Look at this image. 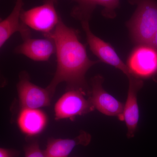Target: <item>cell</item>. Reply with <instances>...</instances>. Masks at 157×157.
<instances>
[{"label": "cell", "mask_w": 157, "mask_h": 157, "mask_svg": "<svg viewBox=\"0 0 157 157\" xmlns=\"http://www.w3.org/2000/svg\"><path fill=\"white\" fill-rule=\"evenodd\" d=\"M129 87L126 101L124 104L123 112L121 121H124L127 128V137L135 136L139 120V109L137 93L142 87V79L132 76L128 78Z\"/></svg>", "instance_id": "9"}, {"label": "cell", "mask_w": 157, "mask_h": 157, "mask_svg": "<svg viewBox=\"0 0 157 157\" xmlns=\"http://www.w3.org/2000/svg\"></svg>", "instance_id": "19"}, {"label": "cell", "mask_w": 157, "mask_h": 157, "mask_svg": "<svg viewBox=\"0 0 157 157\" xmlns=\"http://www.w3.org/2000/svg\"><path fill=\"white\" fill-rule=\"evenodd\" d=\"M49 1H51V2H53L55 4H56L57 2L58 1V0H49Z\"/></svg>", "instance_id": "18"}, {"label": "cell", "mask_w": 157, "mask_h": 157, "mask_svg": "<svg viewBox=\"0 0 157 157\" xmlns=\"http://www.w3.org/2000/svg\"><path fill=\"white\" fill-rule=\"evenodd\" d=\"M18 153L14 150L1 147L0 148V157H16Z\"/></svg>", "instance_id": "16"}, {"label": "cell", "mask_w": 157, "mask_h": 157, "mask_svg": "<svg viewBox=\"0 0 157 157\" xmlns=\"http://www.w3.org/2000/svg\"><path fill=\"white\" fill-rule=\"evenodd\" d=\"M104 81L101 75L92 78L89 99L95 109L106 116L117 117L121 120L124 105L104 89L102 85Z\"/></svg>", "instance_id": "6"}, {"label": "cell", "mask_w": 157, "mask_h": 157, "mask_svg": "<svg viewBox=\"0 0 157 157\" xmlns=\"http://www.w3.org/2000/svg\"><path fill=\"white\" fill-rule=\"evenodd\" d=\"M47 117L39 109L21 108L17 119L20 130L27 136L39 135L47 124Z\"/></svg>", "instance_id": "14"}, {"label": "cell", "mask_w": 157, "mask_h": 157, "mask_svg": "<svg viewBox=\"0 0 157 157\" xmlns=\"http://www.w3.org/2000/svg\"><path fill=\"white\" fill-rule=\"evenodd\" d=\"M17 88L21 108L40 109L50 106L52 98L48 90L33 83L26 71L20 73Z\"/></svg>", "instance_id": "5"}, {"label": "cell", "mask_w": 157, "mask_h": 157, "mask_svg": "<svg viewBox=\"0 0 157 157\" xmlns=\"http://www.w3.org/2000/svg\"><path fill=\"white\" fill-rule=\"evenodd\" d=\"M44 36L53 40L56 48V71L46 88L52 98L57 86L63 82L67 83V90L82 89L88 96L90 89L86 80V74L99 61L89 58L85 46L78 39V32L67 26L61 18L54 29Z\"/></svg>", "instance_id": "1"}, {"label": "cell", "mask_w": 157, "mask_h": 157, "mask_svg": "<svg viewBox=\"0 0 157 157\" xmlns=\"http://www.w3.org/2000/svg\"><path fill=\"white\" fill-rule=\"evenodd\" d=\"M81 22L92 52L102 62L121 70L128 78L134 76L111 45L93 33L90 29L89 21L83 20Z\"/></svg>", "instance_id": "8"}, {"label": "cell", "mask_w": 157, "mask_h": 157, "mask_svg": "<svg viewBox=\"0 0 157 157\" xmlns=\"http://www.w3.org/2000/svg\"><path fill=\"white\" fill-rule=\"evenodd\" d=\"M76 3L72 11V16L79 19L89 21L97 6L104 7L102 14L109 18L116 16V9L119 6L120 0H69Z\"/></svg>", "instance_id": "12"}, {"label": "cell", "mask_w": 157, "mask_h": 157, "mask_svg": "<svg viewBox=\"0 0 157 157\" xmlns=\"http://www.w3.org/2000/svg\"><path fill=\"white\" fill-rule=\"evenodd\" d=\"M91 140V136L82 131L73 139L50 138L44 151L45 157H68L73 149L78 145L86 146Z\"/></svg>", "instance_id": "13"}, {"label": "cell", "mask_w": 157, "mask_h": 157, "mask_svg": "<svg viewBox=\"0 0 157 157\" xmlns=\"http://www.w3.org/2000/svg\"><path fill=\"white\" fill-rule=\"evenodd\" d=\"M88 94L82 89H68L57 101L54 106L55 119H70L92 112L94 107Z\"/></svg>", "instance_id": "3"}, {"label": "cell", "mask_w": 157, "mask_h": 157, "mask_svg": "<svg viewBox=\"0 0 157 157\" xmlns=\"http://www.w3.org/2000/svg\"><path fill=\"white\" fill-rule=\"evenodd\" d=\"M56 52L52 39H32L30 37L23 40L22 44L16 47L14 52L25 56L35 61H46Z\"/></svg>", "instance_id": "11"}, {"label": "cell", "mask_w": 157, "mask_h": 157, "mask_svg": "<svg viewBox=\"0 0 157 157\" xmlns=\"http://www.w3.org/2000/svg\"><path fill=\"white\" fill-rule=\"evenodd\" d=\"M43 2L41 6L26 11L23 10L21 19L29 28L45 35L54 29L61 18L53 2L49 0H43Z\"/></svg>", "instance_id": "4"}, {"label": "cell", "mask_w": 157, "mask_h": 157, "mask_svg": "<svg viewBox=\"0 0 157 157\" xmlns=\"http://www.w3.org/2000/svg\"><path fill=\"white\" fill-rule=\"evenodd\" d=\"M24 0H16L15 6L11 13L0 22V47L2 48L15 33L21 34L23 40L31 37L28 27L23 23L21 15L23 10Z\"/></svg>", "instance_id": "10"}, {"label": "cell", "mask_w": 157, "mask_h": 157, "mask_svg": "<svg viewBox=\"0 0 157 157\" xmlns=\"http://www.w3.org/2000/svg\"><path fill=\"white\" fill-rule=\"evenodd\" d=\"M127 66L136 78L154 76L157 73V51L150 45H139L129 56Z\"/></svg>", "instance_id": "7"}, {"label": "cell", "mask_w": 157, "mask_h": 157, "mask_svg": "<svg viewBox=\"0 0 157 157\" xmlns=\"http://www.w3.org/2000/svg\"><path fill=\"white\" fill-rule=\"evenodd\" d=\"M25 157H45L44 151L40 148L36 140L32 141L24 147Z\"/></svg>", "instance_id": "15"}, {"label": "cell", "mask_w": 157, "mask_h": 157, "mask_svg": "<svg viewBox=\"0 0 157 157\" xmlns=\"http://www.w3.org/2000/svg\"><path fill=\"white\" fill-rule=\"evenodd\" d=\"M137 5L128 25L132 39L139 45H150L157 31L155 0H134Z\"/></svg>", "instance_id": "2"}, {"label": "cell", "mask_w": 157, "mask_h": 157, "mask_svg": "<svg viewBox=\"0 0 157 157\" xmlns=\"http://www.w3.org/2000/svg\"><path fill=\"white\" fill-rule=\"evenodd\" d=\"M150 45H151L157 51V31Z\"/></svg>", "instance_id": "17"}]
</instances>
